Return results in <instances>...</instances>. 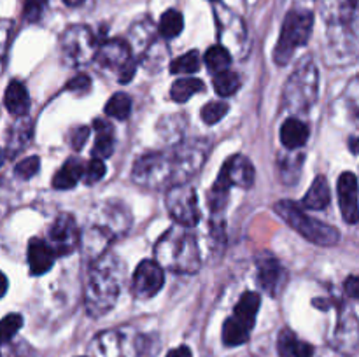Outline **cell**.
<instances>
[{"label":"cell","mask_w":359,"mask_h":357,"mask_svg":"<svg viewBox=\"0 0 359 357\" xmlns=\"http://www.w3.org/2000/svg\"><path fill=\"white\" fill-rule=\"evenodd\" d=\"M125 279V265L114 254L105 252L95 259L88 273L84 303L91 317H102L114 308Z\"/></svg>","instance_id":"cell-1"},{"label":"cell","mask_w":359,"mask_h":357,"mask_svg":"<svg viewBox=\"0 0 359 357\" xmlns=\"http://www.w3.org/2000/svg\"><path fill=\"white\" fill-rule=\"evenodd\" d=\"M130 226V214L121 203H104L95 210L93 219L90 217L86 227L81 233L79 247L91 262L105 254V248L125 233Z\"/></svg>","instance_id":"cell-2"},{"label":"cell","mask_w":359,"mask_h":357,"mask_svg":"<svg viewBox=\"0 0 359 357\" xmlns=\"http://www.w3.org/2000/svg\"><path fill=\"white\" fill-rule=\"evenodd\" d=\"M154 255L161 268L184 275L196 273L202 265L198 241L189 227H182L179 224L165 231L163 237L156 241Z\"/></svg>","instance_id":"cell-3"},{"label":"cell","mask_w":359,"mask_h":357,"mask_svg":"<svg viewBox=\"0 0 359 357\" xmlns=\"http://www.w3.org/2000/svg\"><path fill=\"white\" fill-rule=\"evenodd\" d=\"M273 209L283 217L287 226L293 227L297 233H300L311 244L319 245V247H333V245L339 244L340 231L335 226L321 223V220L305 214V210L297 202L280 200V202L276 203Z\"/></svg>","instance_id":"cell-4"},{"label":"cell","mask_w":359,"mask_h":357,"mask_svg":"<svg viewBox=\"0 0 359 357\" xmlns=\"http://www.w3.org/2000/svg\"><path fill=\"white\" fill-rule=\"evenodd\" d=\"M319 72L311 58L304 59L287 79L283 93V108L298 114L309 111L318 100Z\"/></svg>","instance_id":"cell-5"},{"label":"cell","mask_w":359,"mask_h":357,"mask_svg":"<svg viewBox=\"0 0 359 357\" xmlns=\"http://www.w3.org/2000/svg\"><path fill=\"white\" fill-rule=\"evenodd\" d=\"M312 27H314V14L311 10H290L283 23L279 42L273 49V62L279 66L287 65L290 59L293 58L294 51L307 44L312 34Z\"/></svg>","instance_id":"cell-6"},{"label":"cell","mask_w":359,"mask_h":357,"mask_svg":"<svg viewBox=\"0 0 359 357\" xmlns=\"http://www.w3.org/2000/svg\"><path fill=\"white\" fill-rule=\"evenodd\" d=\"M210 140L188 139L177 142L175 149L168 153L172 163V186L186 184L193 175L202 170L210 153Z\"/></svg>","instance_id":"cell-7"},{"label":"cell","mask_w":359,"mask_h":357,"mask_svg":"<svg viewBox=\"0 0 359 357\" xmlns=\"http://www.w3.org/2000/svg\"><path fill=\"white\" fill-rule=\"evenodd\" d=\"M255 182V167L251 161L242 154H235V156L228 158L224 161L223 168H221L217 181L214 182L210 196L216 198L212 202L214 206H223L226 202L228 189L237 186V188H251Z\"/></svg>","instance_id":"cell-8"},{"label":"cell","mask_w":359,"mask_h":357,"mask_svg":"<svg viewBox=\"0 0 359 357\" xmlns=\"http://www.w3.org/2000/svg\"><path fill=\"white\" fill-rule=\"evenodd\" d=\"M132 181L142 188L163 189L172 186V163L167 153H147L135 161Z\"/></svg>","instance_id":"cell-9"},{"label":"cell","mask_w":359,"mask_h":357,"mask_svg":"<svg viewBox=\"0 0 359 357\" xmlns=\"http://www.w3.org/2000/svg\"><path fill=\"white\" fill-rule=\"evenodd\" d=\"M165 203H167L168 214L172 216V219L182 227L196 226L200 217H202L196 191L188 182L186 184L170 186L167 196H165Z\"/></svg>","instance_id":"cell-10"},{"label":"cell","mask_w":359,"mask_h":357,"mask_svg":"<svg viewBox=\"0 0 359 357\" xmlns=\"http://www.w3.org/2000/svg\"><path fill=\"white\" fill-rule=\"evenodd\" d=\"M60 49L63 58L72 65L81 66L90 63L97 52V41L95 35L86 24H72L67 28L60 38Z\"/></svg>","instance_id":"cell-11"},{"label":"cell","mask_w":359,"mask_h":357,"mask_svg":"<svg viewBox=\"0 0 359 357\" xmlns=\"http://www.w3.org/2000/svg\"><path fill=\"white\" fill-rule=\"evenodd\" d=\"M81 231L70 214H60L49 227V248L55 255L72 254L79 247Z\"/></svg>","instance_id":"cell-12"},{"label":"cell","mask_w":359,"mask_h":357,"mask_svg":"<svg viewBox=\"0 0 359 357\" xmlns=\"http://www.w3.org/2000/svg\"><path fill=\"white\" fill-rule=\"evenodd\" d=\"M163 268L156 261L146 259V261H142L137 266L135 273H133L132 290L140 300H147V298L156 296L161 287H163Z\"/></svg>","instance_id":"cell-13"},{"label":"cell","mask_w":359,"mask_h":357,"mask_svg":"<svg viewBox=\"0 0 359 357\" xmlns=\"http://www.w3.org/2000/svg\"><path fill=\"white\" fill-rule=\"evenodd\" d=\"M95 59H97L100 66L116 70L118 74H121L123 70L135 63L132 59V48L123 38H111V41L104 42L100 48H97Z\"/></svg>","instance_id":"cell-14"},{"label":"cell","mask_w":359,"mask_h":357,"mask_svg":"<svg viewBox=\"0 0 359 357\" xmlns=\"http://www.w3.org/2000/svg\"><path fill=\"white\" fill-rule=\"evenodd\" d=\"M256 268H258L259 287L270 296H276L280 289V284L284 282V270L279 259L270 252H263L262 255H258Z\"/></svg>","instance_id":"cell-15"},{"label":"cell","mask_w":359,"mask_h":357,"mask_svg":"<svg viewBox=\"0 0 359 357\" xmlns=\"http://www.w3.org/2000/svg\"><path fill=\"white\" fill-rule=\"evenodd\" d=\"M339 203L342 210V217L349 224L358 223V178L353 172H346L340 175L339 184Z\"/></svg>","instance_id":"cell-16"},{"label":"cell","mask_w":359,"mask_h":357,"mask_svg":"<svg viewBox=\"0 0 359 357\" xmlns=\"http://www.w3.org/2000/svg\"><path fill=\"white\" fill-rule=\"evenodd\" d=\"M56 255L49 248L48 241L42 238H32L28 244V265H30L32 275H42L53 268Z\"/></svg>","instance_id":"cell-17"},{"label":"cell","mask_w":359,"mask_h":357,"mask_svg":"<svg viewBox=\"0 0 359 357\" xmlns=\"http://www.w3.org/2000/svg\"><path fill=\"white\" fill-rule=\"evenodd\" d=\"M277 350L280 357H312L314 356V346L311 343L298 338L290 329H283L277 340Z\"/></svg>","instance_id":"cell-18"},{"label":"cell","mask_w":359,"mask_h":357,"mask_svg":"<svg viewBox=\"0 0 359 357\" xmlns=\"http://www.w3.org/2000/svg\"><path fill=\"white\" fill-rule=\"evenodd\" d=\"M4 105L16 118L27 115L28 107H30V97H28L27 86L20 80L9 83V86L6 88V94H4Z\"/></svg>","instance_id":"cell-19"},{"label":"cell","mask_w":359,"mask_h":357,"mask_svg":"<svg viewBox=\"0 0 359 357\" xmlns=\"http://www.w3.org/2000/svg\"><path fill=\"white\" fill-rule=\"evenodd\" d=\"M309 140V126L297 118L287 119L280 128V142L286 149L294 150L305 146Z\"/></svg>","instance_id":"cell-20"},{"label":"cell","mask_w":359,"mask_h":357,"mask_svg":"<svg viewBox=\"0 0 359 357\" xmlns=\"http://www.w3.org/2000/svg\"><path fill=\"white\" fill-rule=\"evenodd\" d=\"M330 200H332V195H330L328 181L323 175H319V177L314 178L311 188H309L300 206L309 210H325L330 205Z\"/></svg>","instance_id":"cell-21"},{"label":"cell","mask_w":359,"mask_h":357,"mask_svg":"<svg viewBox=\"0 0 359 357\" xmlns=\"http://www.w3.org/2000/svg\"><path fill=\"white\" fill-rule=\"evenodd\" d=\"M259 303H262V300H259V294H256V293L242 294V298L238 300L237 307H235L233 318L238 322V324H242L244 328H248L249 331H251L252 326H255V322H256V315H258Z\"/></svg>","instance_id":"cell-22"},{"label":"cell","mask_w":359,"mask_h":357,"mask_svg":"<svg viewBox=\"0 0 359 357\" xmlns=\"http://www.w3.org/2000/svg\"><path fill=\"white\" fill-rule=\"evenodd\" d=\"M93 128L97 132V140L93 146V158L104 160L109 158L114 150V128L111 122H105L102 119H95Z\"/></svg>","instance_id":"cell-23"},{"label":"cell","mask_w":359,"mask_h":357,"mask_svg":"<svg viewBox=\"0 0 359 357\" xmlns=\"http://www.w3.org/2000/svg\"><path fill=\"white\" fill-rule=\"evenodd\" d=\"M84 163L79 158H70L65 161L62 168L55 174L53 178V188L55 189H72L83 177Z\"/></svg>","instance_id":"cell-24"},{"label":"cell","mask_w":359,"mask_h":357,"mask_svg":"<svg viewBox=\"0 0 359 357\" xmlns=\"http://www.w3.org/2000/svg\"><path fill=\"white\" fill-rule=\"evenodd\" d=\"M32 139V122L30 119L21 115L16 122L13 125L9 132V139H7V153L9 156H16Z\"/></svg>","instance_id":"cell-25"},{"label":"cell","mask_w":359,"mask_h":357,"mask_svg":"<svg viewBox=\"0 0 359 357\" xmlns=\"http://www.w3.org/2000/svg\"><path fill=\"white\" fill-rule=\"evenodd\" d=\"M93 350L97 357H121V336L116 331H104L95 338Z\"/></svg>","instance_id":"cell-26"},{"label":"cell","mask_w":359,"mask_h":357,"mask_svg":"<svg viewBox=\"0 0 359 357\" xmlns=\"http://www.w3.org/2000/svg\"><path fill=\"white\" fill-rule=\"evenodd\" d=\"M203 88L205 86H203V83L200 79H195V77H182V79H177L172 84L170 97L177 104H184L193 94L203 91Z\"/></svg>","instance_id":"cell-27"},{"label":"cell","mask_w":359,"mask_h":357,"mask_svg":"<svg viewBox=\"0 0 359 357\" xmlns=\"http://www.w3.org/2000/svg\"><path fill=\"white\" fill-rule=\"evenodd\" d=\"M203 59H205L207 69H209L214 76L219 72H224V70H228V66L231 65L230 51H228L224 46H219V44H216V46H212V48L207 49Z\"/></svg>","instance_id":"cell-28"},{"label":"cell","mask_w":359,"mask_h":357,"mask_svg":"<svg viewBox=\"0 0 359 357\" xmlns=\"http://www.w3.org/2000/svg\"><path fill=\"white\" fill-rule=\"evenodd\" d=\"M184 28V18L179 10L168 9L167 13H163V16L160 18V24H158V31L163 38H174Z\"/></svg>","instance_id":"cell-29"},{"label":"cell","mask_w":359,"mask_h":357,"mask_svg":"<svg viewBox=\"0 0 359 357\" xmlns=\"http://www.w3.org/2000/svg\"><path fill=\"white\" fill-rule=\"evenodd\" d=\"M184 128L186 119L181 114H172L161 119L160 125H158V133L161 135V139L168 140V142H174V140L181 139V135L184 133Z\"/></svg>","instance_id":"cell-30"},{"label":"cell","mask_w":359,"mask_h":357,"mask_svg":"<svg viewBox=\"0 0 359 357\" xmlns=\"http://www.w3.org/2000/svg\"><path fill=\"white\" fill-rule=\"evenodd\" d=\"M249 331L248 328H244L242 324H238L233 317L228 318L223 326V342L228 346H238L242 343H245L249 340Z\"/></svg>","instance_id":"cell-31"},{"label":"cell","mask_w":359,"mask_h":357,"mask_svg":"<svg viewBox=\"0 0 359 357\" xmlns=\"http://www.w3.org/2000/svg\"><path fill=\"white\" fill-rule=\"evenodd\" d=\"M132 112V98L126 93H114L105 104V114L114 119H126Z\"/></svg>","instance_id":"cell-32"},{"label":"cell","mask_w":359,"mask_h":357,"mask_svg":"<svg viewBox=\"0 0 359 357\" xmlns=\"http://www.w3.org/2000/svg\"><path fill=\"white\" fill-rule=\"evenodd\" d=\"M238 88H241V77L231 70H224L214 77V90L221 97H231V94L237 93Z\"/></svg>","instance_id":"cell-33"},{"label":"cell","mask_w":359,"mask_h":357,"mask_svg":"<svg viewBox=\"0 0 359 357\" xmlns=\"http://www.w3.org/2000/svg\"><path fill=\"white\" fill-rule=\"evenodd\" d=\"M200 69V56L198 51H188L186 55L179 56L170 63L172 74H193L198 72Z\"/></svg>","instance_id":"cell-34"},{"label":"cell","mask_w":359,"mask_h":357,"mask_svg":"<svg viewBox=\"0 0 359 357\" xmlns=\"http://www.w3.org/2000/svg\"><path fill=\"white\" fill-rule=\"evenodd\" d=\"M23 326V317L20 314H11L0 321V343H7L14 338Z\"/></svg>","instance_id":"cell-35"},{"label":"cell","mask_w":359,"mask_h":357,"mask_svg":"<svg viewBox=\"0 0 359 357\" xmlns=\"http://www.w3.org/2000/svg\"><path fill=\"white\" fill-rule=\"evenodd\" d=\"M228 108L230 107L224 102H209L207 105H203L200 115H202V121L205 125H216L228 114Z\"/></svg>","instance_id":"cell-36"},{"label":"cell","mask_w":359,"mask_h":357,"mask_svg":"<svg viewBox=\"0 0 359 357\" xmlns=\"http://www.w3.org/2000/svg\"><path fill=\"white\" fill-rule=\"evenodd\" d=\"M105 175V164L104 161L98 160V158H93L91 161H88L83 168V181L86 184H95V182L100 181L102 177Z\"/></svg>","instance_id":"cell-37"},{"label":"cell","mask_w":359,"mask_h":357,"mask_svg":"<svg viewBox=\"0 0 359 357\" xmlns=\"http://www.w3.org/2000/svg\"><path fill=\"white\" fill-rule=\"evenodd\" d=\"M39 168H41V160H39V156H30V158H25L23 161H20V163L16 164L14 174H16L20 178L28 181V178H32L35 174H37Z\"/></svg>","instance_id":"cell-38"},{"label":"cell","mask_w":359,"mask_h":357,"mask_svg":"<svg viewBox=\"0 0 359 357\" xmlns=\"http://www.w3.org/2000/svg\"><path fill=\"white\" fill-rule=\"evenodd\" d=\"M46 6H48V0H25L23 7V16L28 23H35L42 18L44 14Z\"/></svg>","instance_id":"cell-39"},{"label":"cell","mask_w":359,"mask_h":357,"mask_svg":"<svg viewBox=\"0 0 359 357\" xmlns=\"http://www.w3.org/2000/svg\"><path fill=\"white\" fill-rule=\"evenodd\" d=\"M13 24L14 23L11 20H0V70H2L4 59H6V51L9 48Z\"/></svg>","instance_id":"cell-40"},{"label":"cell","mask_w":359,"mask_h":357,"mask_svg":"<svg viewBox=\"0 0 359 357\" xmlns=\"http://www.w3.org/2000/svg\"><path fill=\"white\" fill-rule=\"evenodd\" d=\"M135 346L139 357H153L158 352V342L151 336H139L135 340Z\"/></svg>","instance_id":"cell-41"},{"label":"cell","mask_w":359,"mask_h":357,"mask_svg":"<svg viewBox=\"0 0 359 357\" xmlns=\"http://www.w3.org/2000/svg\"><path fill=\"white\" fill-rule=\"evenodd\" d=\"M88 136H90V128L88 126H77L72 132L69 133V142L72 146L74 150H81L86 144Z\"/></svg>","instance_id":"cell-42"},{"label":"cell","mask_w":359,"mask_h":357,"mask_svg":"<svg viewBox=\"0 0 359 357\" xmlns=\"http://www.w3.org/2000/svg\"><path fill=\"white\" fill-rule=\"evenodd\" d=\"M90 86H91L90 77H88L86 74H77L76 77H72V79L69 80V84H67V90L84 93V91L90 90Z\"/></svg>","instance_id":"cell-43"},{"label":"cell","mask_w":359,"mask_h":357,"mask_svg":"<svg viewBox=\"0 0 359 357\" xmlns=\"http://www.w3.org/2000/svg\"><path fill=\"white\" fill-rule=\"evenodd\" d=\"M358 290H359V280L358 276H349V279L346 280V293L349 294L351 298H358Z\"/></svg>","instance_id":"cell-44"},{"label":"cell","mask_w":359,"mask_h":357,"mask_svg":"<svg viewBox=\"0 0 359 357\" xmlns=\"http://www.w3.org/2000/svg\"><path fill=\"white\" fill-rule=\"evenodd\" d=\"M167 357H193L191 350L188 349V346H177V349L170 350V352L167 354Z\"/></svg>","instance_id":"cell-45"},{"label":"cell","mask_w":359,"mask_h":357,"mask_svg":"<svg viewBox=\"0 0 359 357\" xmlns=\"http://www.w3.org/2000/svg\"><path fill=\"white\" fill-rule=\"evenodd\" d=\"M7 287H9V282H7V276L0 272V298L7 293Z\"/></svg>","instance_id":"cell-46"},{"label":"cell","mask_w":359,"mask_h":357,"mask_svg":"<svg viewBox=\"0 0 359 357\" xmlns=\"http://www.w3.org/2000/svg\"><path fill=\"white\" fill-rule=\"evenodd\" d=\"M63 2H65L69 7H77V6H81L84 0H63Z\"/></svg>","instance_id":"cell-47"},{"label":"cell","mask_w":359,"mask_h":357,"mask_svg":"<svg viewBox=\"0 0 359 357\" xmlns=\"http://www.w3.org/2000/svg\"><path fill=\"white\" fill-rule=\"evenodd\" d=\"M351 146H353V153H356V139L351 140Z\"/></svg>","instance_id":"cell-48"},{"label":"cell","mask_w":359,"mask_h":357,"mask_svg":"<svg viewBox=\"0 0 359 357\" xmlns=\"http://www.w3.org/2000/svg\"><path fill=\"white\" fill-rule=\"evenodd\" d=\"M0 160H2V153H0Z\"/></svg>","instance_id":"cell-49"},{"label":"cell","mask_w":359,"mask_h":357,"mask_svg":"<svg viewBox=\"0 0 359 357\" xmlns=\"http://www.w3.org/2000/svg\"><path fill=\"white\" fill-rule=\"evenodd\" d=\"M210 2H217V0H210Z\"/></svg>","instance_id":"cell-50"}]
</instances>
